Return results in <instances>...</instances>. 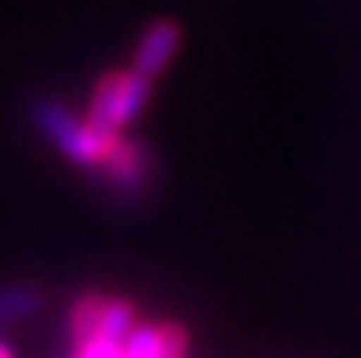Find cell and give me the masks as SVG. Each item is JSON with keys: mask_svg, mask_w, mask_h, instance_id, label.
Returning a JSON list of instances; mask_svg holds the SVG:
<instances>
[{"mask_svg": "<svg viewBox=\"0 0 361 358\" xmlns=\"http://www.w3.org/2000/svg\"><path fill=\"white\" fill-rule=\"evenodd\" d=\"M76 358H124V342L105 340V336H95V340L76 346Z\"/></svg>", "mask_w": 361, "mask_h": 358, "instance_id": "obj_10", "label": "cell"}, {"mask_svg": "<svg viewBox=\"0 0 361 358\" xmlns=\"http://www.w3.org/2000/svg\"><path fill=\"white\" fill-rule=\"evenodd\" d=\"M178 44H180V29L171 19L152 23L149 29H146L143 42H140L137 54H133V70H140V73H146V76L162 73L165 63L175 57Z\"/></svg>", "mask_w": 361, "mask_h": 358, "instance_id": "obj_4", "label": "cell"}, {"mask_svg": "<svg viewBox=\"0 0 361 358\" xmlns=\"http://www.w3.org/2000/svg\"><path fill=\"white\" fill-rule=\"evenodd\" d=\"M118 89H121V73H105L95 86L92 105H89V121L86 124L92 127L95 137H102L105 143L118 140L121 127H118Z\"/></svg>", "mask_w": 361, "mask_h": 358, "instance_id": "obj_5", "label": "cell"}, {"mask_svg": "<svg viewBox=\"0 0 361 358\" xmlns=\"http://www.w3.org/2000/svg\"><path fill=\"white\" fill-rule=\"evenodd\" d=\"M102 298L95 295H82L80 302L73 304V314H70V336H73L76 346L95 340L99 336V317H102Z\"/></svg>", "mask_w": 361, "mask_h": 358, "instance_id": "obj_8", "label": "cell"}, {"mask_svg": "<svg viewBox=\"0 0 361 358\" xmlns=\"http://www.w3.org/2000/svg\"><path fill=\"white\" fill-rule=\"evenodd\" d=\"M44 308V289L38 283H13L0 289V323L29 321Z\"/></svg>", "mask_w": 361, "mask_h": 358, "instance_id": "obj_6", "label": "cell"}, {"mask_svg": "<svg viewBox=\"0 0 361 358\" xmlns=\"http://www.w3.org/2000/svg\"><path fill=\"white\" fill-rule=\"evenodd\" d=\"M187 336L180 327H149L140 323L124 340V358H184Z\"/></svg>", "mask_w": 361, "mask_h": 358, "instance_id": "obj_2", "label": "cell"}, {"mask_svg": "<svg viewBox=\"0 0 361 358\" xmlns=\"http://www.w3.org/2000/svg\"><path fill=\"white\" fill-rule=\"evenodd\" d=\"M137 317H133V308L127 302H105L102 304V317H99V336L114 342H124L130 336V330L137 327Z\"/></svg>", "mask_w": 361, "mask_h": 358, "instance_id": "obj_9", "label": "cell"}, {"mask_svg": "<svg viewBox=\"0 0 361 358\" xmlns=\"http://www.w3.org/2000/svg\"><path fill=\"white\" fill-rule=\"evenodd\" d=\"M29 114H32V124H35L38 130H42L44 137H48L51 143L70 159V162L86 165V168L89 165H102V159H105V152H108L111 143H105L102 137H95L92 127L82 124L80 118H73L61 101L35 99Z\"/></svg>", "mask_w": 361, "mask_h": 358, "instance_id": "obj_1", "label": "cell"}, {"mask_svg": "<svg viewBox=\"0 0 361 358\" xmlns=\"http://www.w3.org/2000/svg\"><path fill=\"white\" fill-rule=\"evenodd\" d=\"M102 171L111 178V184L127 194H140L146 184V156L137 143L130 140H111L105 159H102Z\"/></svg>", "mask_w": 361, "mask_h": 358, "instance_id": "obj_3", "label": "cell"}, {"mask_svg": "<svg viewBox=\"0 0 361 358\" xmlns=\"http://www.w3.org/2000/svg\"><path fill=\"white\" fill-rule=\"evenodd\" d=\"M0 358H13V352L6 346H0Z\"/></svg>", "mask_w": 361, "mask_h": 358, "instance_id": "obj_11", "label": "cell"}, {"mask_svg": "<svg viewBox=\"0 0 361 358\" xmlns=\"http://www.w3.org/2000/svg\"><path fill=\"white\" fill-rule=\"evenodd\" d=\"M149 89H152V76L140 73V70H127L121 73V89H118V127H127L149 101Z\"/></svg>", "mask_w": 361, "mask_h": 358, "instance_id": "obj_7", "label": "cell"}]
</instances>
